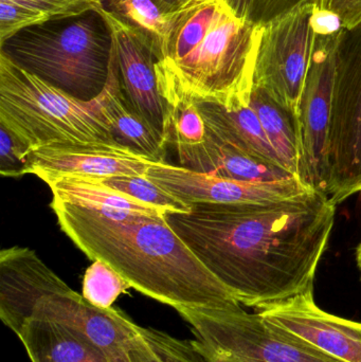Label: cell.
I'll list each match as a JSON object with an SVG mask.
<instances>
[{"label":"cell","instance_id":"1","mask_svg":"<svg viewBox=\"0 0 361 362\" xmlns=\"http://www.w3.org/2000/svg\"><path fill=\"white\" fill-rule=\"evenodd\" d=\"M191 206L165 221L242 305L258 310L313 288L336 218L326 193Z\"/></svg>","mask_w":361,"mask_h":362},{"label":"cell","instance_id":"2","mask_svg":"<svg viewBox=\"0 0 361 362\" xmlns=\"http://www.w3.org/2000/svg\"><path fill=\"white\" fill-rule=\"evenodd\" d=\"M66 235L131 288L174 310H239L241 303L195 257L165 216L106 213L52 200Z\"/></svg>","mask_w":361,"mask_h":362},{"label":"cell","instance_id":"3","mask_svg":"<svg viewBox=\"0 0 361 362\" xmlns=\"http://www.w3.org/2000/svg\"><path fill=\"white\" fill-rule=\"evenodd\" d=\"M262 27L237 17L222 0L170 15L156 50L157 74L195 101L249 105Z\"/></svg>","mask_w":361,"mask_h":362},{"label":"cell","instance_id":"4","mask_svg":"<svg viewBox=\"0 0 361 362\" xmlns=\"http://www.w3.org/2000/svg\"><path fill=\"white\" fill-rule=\"evenodd\" d=\"M102 8L25 28L0 42V55L71 97L95 100L107 85L114 48Z\"/></svg>","mask_w":361,"mask_h":362},{"label":"cell","instance_id":"5","mask_svg":"<svg viewBox=\"0 0 361 362\" xmlns=\"http://www.w3.org/2000/svg\"><path fill=\"white\" fill-rule=\"evenodd\" d=\"M0 125L28 152L57 144H119L103 112V93L83 101L0 55Z\"/></svg>","mask_w":361,"mask_h":362},{"label":"cell","instance_id":"6","mask_svg":"<svg viewBox=\"0 0 361 362\" xmlns=\"http://www.w3.org/2000/svg\"><path fill=\"white\" fill-rule=\"evenodd\" d=\"M195 346L209 362H343L260 314L211 308H178Z\"/></svg>","mask_w":361,"mask_h":362},{"label":"cell","instance_id":"7","mask_svg":"<svg viewBox=\"0 0 361 362\" xmlns=\"http://www.w3.org/2000/svg\"><path fill=\"white\" fill-rule=\"evenodd\" d=\"M328 159L326 195L337 206L361 193V23L337 42Z\"/></svg>","mask_w":361,"mask_h":362},{"label":"cell","instance_id":"8","mask_svg":"<svg viewBox=\"0 0 361 362\" xmlns=\"http://www.w3.org/2000/svg\"><path fill=\"white\" fill-rule=\"evenodd\" d=\"M316 6L309 2L262 27L254 70V86L264 89L296 119L313 53Z\"/></svg>","mask_w":361,"mask_h":362},{"label":"cell","instance_id":"9","mask_svg":"<svg viewBox=\"0 0 361 362\" xmlns=\"http://www.w3.org/2000/svg\"><path fill=\"white\" fill-rule=\"evenodd\" d=\"M341 32L315 33L313 53L297 115V129L302 151L303 181L311 189L326 194L329 183V129L335 53Z\"/></svg>","mask_w":361,"mask_h":362},{"label":"cell","instance_id":"10","mask_svg":"<svg viewBox=\"0 0 361 362\" xmlns=\"http://www.w3.org/2000/svg\"><path fill=\"white\" fill-rule=\"evenodd\" d=\"M256 312L333 358L361 362V323L322 310L314 300L313 288Z\"/></svg>","mask_w":361,"mask_h":362},{"label":"cell","instance_id":"11","mask_svg":"<svg viewBox=\"0 0 361 362\" xmlns=\"http://www.w3.org/2000/svg\"><path fill=\"white\" fill-rule=\"evenodd\" d=\"M146 176L189 204L273 202L296 197L313 189L299 180L248 182L201 173L167 163H153Z\"/></svg>","mask_w":361,"mask_h":362},{"label":"cell","instance_id":"12","mask_svg":"<svg viewBox=\"0 0 361 362\" xmlns=\"http://www.w3.org/2000/svg\"><path fill=\"white\" fill-rule=\"evenodd\" d=\"M114 37L112 59L121 89L136 112L159 134L165 131L163 101L154 46L141 32L102 8Z\"/></svg>","mask_w":361,"mask_h":362},{"label":"cell","instance_id":"13","mask_svg":"<svg viewBox=\"0 0 361 362\" xmlns=\"http://www.w3.org/2000/svg\"><path fill=\"white\" fill-rule=\"evenodd\" d=\"M154 161L122 144H57L29 153V174L57 176H146Z\"/></svg>","mask_w":361,"mask_h":362},{"label":"cell","instance_id":"14","mask_svg":"<svg viewBox=\"0 0 361 362\" xmlns=\"http://www.w3.org/2000/svg\"><path fill=\"white\" fill-rule=\"evenodd\" d=\"M71 291L32 249L14 246L0 252V318L15 335L33 317L40 300Z\"/></svg>","mask_w":361,"mask_h":362},{"label":"cell","instance_id":"15","mask_svg":"<svg viewBox=\"0 0 361 362\" xmlns=\"http://www.w3.org/2000/svg\"><path fill=\"white\" fill-rule=\"evenodd\" d=\"M46 318L78 329L107 354L112 362H131L129 351L137 325L118 308H97L72 289L42 298L32 318Z\"/></svg>","mask_w":361,"mask_h":362},{"label":"cell","instance_id":"16","mask_svg":"<svg viewBox=\"0 0 361 362\" xmlns=\"http://www.w3.org/2000/svg\"><path fill=\"white\" fill-rule=\"evenodd\" d=\"M178 157L182 167L230 180L256 183L299 180L280 165L261 160L225 144L208 129L205 144Z\"/></svg>","mask_w":361,"mask_h":362},{"label":"cell","instance_id":"17","mask_svg":"<svg viewBox=\"0 0 361 362\" xmlns=\"http://www.w3.org/2000/svg\"><path fill=\"white\" fill-rule=\"evenodd\" d=\"M17 337L32 362H112L84 334L49 319H30Z\"/></svg>","mask_w":361,"mask_h":362},{"label":"cell","instance_id":"18","mask_svg":"<svg viewBox=\"0 0 361 362\" xmlns=\"http://www.w3.org/2000/svg\"><path fill=\"white\" fill-rule=\"evenodd\" d=\"M103 112L119 144L131 148L154 163H165L167 144L165 138L136 112L125 97L112 57L110 78L103 91Z\"/></svg>","mask_w":361,"mask_h":362},{"label":"cell","instance_id":"19","mask_svg":"<svg viewBox=\"0 0 361 362\" xmlns=\"http://www.w3.org/2000/svg\"><path fill=\"white\" fill-rule=\"evenodd\" d=\"M195 102L207 129L218 139L250 156L282 167L277 152L251 106L227 108L215 102Z\"/></svg>","mask_w":361,"mask_h":362},{"label":"cell","instance_id":"20","mask_svg":"<svg viewBox=\"0 0 361 362\" xmlns=\"http://www.w3.org/2000/svg\"><path fill=\"white\" fill-rule=\"evenodd\" d=\"M50 187L53 200L88 210L106 213H133L148 216H165L152 208L114 187H108L97 177L57 176L42 180Z\"/></svg>","mask_w":361,"mask_h":362},{"label":"cell","instance_id":"21","mask_svg":"<svg viewBox=\"0 0 361 362\" xmlns=\"http://www.w3.org/2000/svg\"><path fill=\"white\" fill-rule=\"evenodd\" d=\"M249 105L258 115L283 169L304 183L302 151L296 117L278 104L264 89L254 85Z\"/></svg>","mask_w":361,"mask_h":362},{"label":"cell","instance_id":"22","mask_svg":"<svg viewBox=\"0 0 361 362\" xmlns=\"http://www.w3.org/2000/svg\"><path fill=\"white\" fill-rule=\"evenodd\" d=\"M158 76V74H157ZM165 114V140L175 146L178 155L193 150L207 141V125L195 100L177 86L158 76Z\"/></svg>","mask_w":361,"mask_h":362},{"label":"cell","instance_id":"23","mask_svg":"<svg viewBox=\"0 0 361 362\" xmlns=\"http://www.w3.org/2000/svg\"><path fill=\"white\" fill-rule=\"evenodd\" d=\"M137 337L129 351L135 362H208L193 340H182L165 332L137 325Z\"/></svg>","mask_w":361,"mask_h":362},{"label":"cell","instance_id":"24","mask_svg":"<svg viewBox=\"0 0 361 362\" xmlns=\"http://www.w3.org/2000/svg\"><path fill=\"white\" fill-rule=\"evenodd\" d=\"M103 8L146 36L155 53L167 27L169 16L156 0H101Z\"/></svg>","mask_w":361,"mask_h":362},{"label":"cell","instance_id":"25","mask_svg":"<svg viewBox=\"0 0 361 362\" xmlns=\"http://www.w3.org/2000/svg\"><path fill=\"white\" fill-rule=\"evenodd\" d=\"M99 180L108 187L157 209L165 215L167 213H188L192 208L191 204L172 195L146 176H114Z\"/></svg>","mask_w":361,"mask_h":362},{"label":"cell","instance_id":"26","mask_svg":"<svg viewBox=\"0 0 361 362\" xmlns=\"http://www.w3.org/2000/svg\"><path fill=\"white\" fill-rule=\"evenodd\" d=\"M129 288H131V285L118 272L95 259L85 272L82 296L93 305L108 310Z\"/></svg>","mask_w":361,"mask_h":362},{"label":"cell","instance_id":"27","mask_svg":"<svg viewBox=\"0 0 361 362\" xmlns=\"http://www.w3.org/2000/svg\"><path fill=\"white\" fill-rule=\"evenodd\" d=\"M318 1L319 0H237L230 10L239 18L256 27H264L299 6L309 2L318 4Z\"/></svg>","mask_w":361,"mask_h":362},{"label":"cell","instance_id":"28","mask_svg":"<svg viewBox=\"0 0 361 362\" xmlns=\"http://www.w3.org/2000/svg\"><path fill=\"white\" fill-rule=\"evenodd\" d=\"M0 174L4 177L19 178L29 174V152L0 125Z\"/></svg>","mask_w":361,"mask_h":362},{"label":"cell","instance_id":"29","mask_svg":"<svg viewBox=\"0 0 361 362\" xmlns=\"http://www.w3.org/2000/svg\"><path fill=\"white\" fill-rule=\"evenodd\" d=\"M14 2L46 15L49 19L73 16L103 8L101 0H0Z\"/></svg>","mask_w":361,"mask_h":362},{"label":"cell","instance_id":"30","mask_svg":"<svg viewBox=\"0 0 361 362\" xmlns=\"http://www.w3.org/2000/svg\"><path fill=\"white\" fill-rule=\"evenodd\" d=\"M49 21L46 15L14 2L0 1V42L25 28Z\"/></svg>","mask_w":361,"mask_h":362},{"label":"cell","instance_id":"31","mask_svg":"<svg viewBox=\"0 0 361 362\" xmlns=\"http://www.w3.org/2000/svg\"><path fill=\"white\" fill-rule=\"evenodd\" d=\"M317 6L336 14L345 29L361 23V0H319Z\"/></svg>","mask_w":361,"mask_h":362},{"label":"cell","instance_id":"32","mask_svg":"<svg viewBox=\"0 0 361 362\" xmlns=\"http://www.w3.org/2000/svg\"><path fill=\"white\" fill-rule=\"evenodd\" d=\"M312 23L315 33L336 34L345 29L336 14L329 11L320 10L318 6H316Z\"/></svg>","mask_w":361,"mask_h":362},{"label":"cell","instance_id":"33","mask_svg":"<svg viewBox=\"0 0 361 362\" xmlns=\"http://www.w3.org/2000/svg\"><path fill=\"white\" fill-rule=\"evenodd\" d=\"M162 12L167 16L179 12L184 8H190L201 2L209 1V0H156Z\"/></svg>","mask_w":361,"mask_h":362},{"label":"cell","instance_id":"34","mask_svg":"<svg viewBox=\"0 0 361 362\" xmlns=\"http://www.w3.org/2000/svg\"><path fill=\"white\" fill-rule=\"evenodd\" d=\"M356 263H357V267L360 269L361 280V240L357 246V249H356Z\"/></svg>","mask_w":361,"mask_h":362},{"label":"cell","instance_id":"35","mask_svg":"<svg viewBox=\"0 0 361 362\" xmlns=\"http://www.w3.org/2000/svg\"><path fill=\"white\" fill-rule=\"evenodd\" d=\"M223 2H224L225 4H226L227 6H228L229 8H232L233 4H235V1L237 0H222Z\"/></svg>","mask_w":361,"mask_h":362},{"label":"cell","instance_id":"36","mask_svg":"<svg viewBox=\"0 0 361 362\" xmlns=\"http://www.w3.org/2000/svg\"><path fill=\"white\" fill-rule=\"evenodd\" d=\"M131 362H135V361H131Z\"/></svg>","mask_w":361,"mask_h":362},{"label":"cell","instance_id":"37","mask_svg":"<svg viewBox=\"0 0 361 362\" xmlns=\"http://www.w3.org/2000/svg\"><path fill=\"white\" fill-rule=\"evenodd\" d=\"M208 362H209V361H208Z\"/></svg>","mask_w":361,"mask_h":362}]
</instances>
